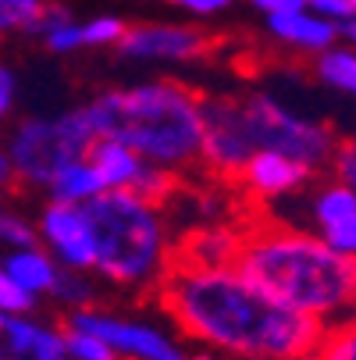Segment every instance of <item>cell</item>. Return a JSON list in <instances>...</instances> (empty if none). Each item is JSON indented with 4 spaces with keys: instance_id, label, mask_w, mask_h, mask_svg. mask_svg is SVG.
Here are the masks:
<instances>
[{
    "instance_id": "1",
    "label": "cell",
    "mask_w": 356,
    "mask_h": 360,
    "mask_svg": "<svg viewBox=\"0 0 356 360\" xmlns=\"http://www.w3.org/2000/svg\"><path fill=\"white\" fill-rule=\"evenodd\" d=\"M157 296L178 332L242 360H314L331 332L268 296L235 264L196 268L175 261Z\"/></svg>"
},
{
    "instance_id": "2",
    "label": "cell",
    "mask_w": 356,
    "mask_h": 360,
    "mask_svg": "<svg viewBox=\"0 0 356 360\" xmlns=\"http://www.w3.org/2000/svg\"><path fill=\"white\" fill-rule=\"evenodd\" d=\"M235 268L278 303L328 328L356 318V261L317 232L261 218L242 229Z\"/></svg>"
},
{
    "instance_id": "3",
    "label": "cell",
    "mask_w": 356,
    "mask_h": 360,
    "mask_svg": "<svg viewBox=\"0 0 356 360\" xmlns=\"http://www.w3.org/2000/svg\"><path fill=\"white\" fill-rule=\"evenodd\" d=\"M96 136L128 143L139 158L171 172L199 165L203 153V96L185 82H139L104 89L86 104Z\"/></svg>"
},
{
    "instance_id": "4",
    "label": "cell",
    "mask_w": 356,
    "mask_h": 360,
    "mask_svg": "<svg viewBox=\"0 0 356 360\" xmlns=\"http://www.w3.org/2000/svg\"><path fill=\"white\" fill-rule=\"evenodd\" d=\"M86 211L96 243L93 275L125 292L161 289L175 264V246L157 203L128 189H114L86 203Z\"/></svg>"
},
{
    "instance_id": "5",
    "label": "cell",
    "mask_w": 356,
    "mask_h": 360,
    "mask_svg": "<svg viewBox=\"0 0 356 360\" xmlns=\"http://www.w3.org/2000/svg\"><path fill=\"white\" fill-rule=\"evenodd\" d=\"M96 143V132L82 111H61V115H36L22 118L8 139V158L15 165V182L25 189H46L61 168L86 161Z\"/></svg>"
},
{
    "instance_id": "6",
    "label": "cell",
    "mask_w": 356,
    "mask_h": 360,
    "mask_svg": "<svg viewBox=\"0 0 356 360\" xmlns=\"http://www.w3.org/2000/svg\"><path fill=\"white\" fill-rule=\"evenodd\" d=\"M242 104H246V122H249V132H253L257 150H278V153H285V158L307 165L314 172L335 165L338 136L324 122L285 108L282 100L271 96V93L242 96Z\"/></svg>"
},
{
    "instance_id": "7",
    "label": "cell",
    "mask_w": 356,
    "mask_h": 360,
    "mask_svg": "<svg viewBox=\"0 0 356 360\" xmlns=\"http://www.w3.org/2000/svg\"><path fill=\"white\" fill-rule=\"evenodd\" d=\"M253 143L242 96H203V153L199 165L218 179H239L253 161Z\"/></svg>"
},
{
    "instance_id": "8",
    "label": "cell",
    "mask_w": 356,
    "mask_h": 360,
    "mask_svg": "<svg viewBox=\"0 0 356 360\" xmlns=\"http://www.w3.org/2000/svg\"><path fill=\"white\" fill-rule=\"evenodd\" d=\"M65 325L100 335L121 360H189L171 332L143 318H121L111 311H100V307H82V311H72L65 318Z\"/></svg>"
},
{
    "instance_id": "9",
    "label": "cell",
    "mask_w": 356,
    "mask_h": 360,
    "mask_svg": "<svg viewBox=\"0 0 356 360\" xmlns=\"http://www.w3.org/2000/svg\"><path fill=\"white\" fill-rule=\"evenodd\" d=\"M39 225V246L61 261L68 271H93L96 268V243H93V225L89 211L79 203H54L46 200L36 218Z\"/></svg>"
},
{
    "instance_id": "10",
    "label": "cell",
    "mask_w": 356,
    "mask_h": 360,
    "mask_svg": "<svg viewBox=\"0 0 356 360\" xmlns=\"http://www.w3.org/2000/svg\"><path fill=\"white\" fill-rule=\"evenodd\" d=\"M218 46V36L196 25H132L121 39V54L143 61H192Z\"/></svg>"
},
{
    "instance_id": "11",
    "label": "cell",
    "mask_w": 356,
    "mask_h": 360,
    "mask_svg": "<svg viewBox=\"0 0 356 360\" xmlns=\"http://www.w3.org/2000/svg\"><path fill=\"white\" fill-rule=\"evenodd\" d=\"M235 182H239V189L249 200L275 203V207H278V200L296 196L303 186L314 182V168L285 158V153H278V150H257V153H253V161L242 168V175Z\"/></svg>"
},
{
    "instance_id": "12",
    "label": "cell",
    "mask_w": 356,
    "mask_h": 360,
    "mask_svg": "<svg viewBox=\"0 0 356 360\" xmlns=\"http://www.w3.org/2000/svg\"><path fill=\"white\" fill-rule=\"evenodd\" d=\"M0 360H72L65 328L36 314H0Z\"/></svg>"
},
{
    "instance_id": "13",
    "label": "cell",
    "mask_w": 356,
    "mask_h": 360,
    "mask_svg": "<svg viewBox=\"0 0 356 360\" xmlns=\"http://www.w3.org/2000/svg\"><path fill=\"white\" fill-rule=\"evenodd\" d=\"M0 275L18 282L22 289H29L39 300H46V296L54 300L65 268H61V261L46 246H25V250H8L4 253V261H0Z\"/></svg>"
},
{
    "instance_id": "14",
    "label": "cell",
    "mask_w": 356,
    "mask_h": 360,
    "mask_svg": "<svg viewBox=\"0 0 356 360\" xmlns=\"http://www.w3.org/2000/svg\"><path fill=\"white\" fill-rule=\"evenodd\" d=\"M268 29L275 39L289 43L299 54H324V50L335 46V39L342 36L338 32V22H328L321 15H314L310 8L307 11H285V15H268Z\"/></svg>"
},
{
    "instance_id": "15",
    "label": "cell",
    "mask_w": 356,
    "mask_h": 360,
    "mask_svg": "<svg viewBox=\"0 0 356 360\" xmlns=\"http://www.w3.org/2000/svg\"><path fill=\"white\" fill-rule=\"evenodd\" d=\"M239 246H242V229L211 225L182 236V243L175 246V261L196 268H228L239 261Z\"/></svg>"
},
{
    "instance_id": "16",
    "label": "cell",
    "mask_w": 356,
    "mask_h": 360,
    "mask_svg": "<svg viewBox=\"0 0 356 360\" xmlns=\"http://www.w3.org/2000/svg\"><path fill=\"white\" fill-rule=\"evenodd\" d=\"M89 161L100 172V179H104L107 193H114V189H128L132 193V186L139 182V175L146 168V158H139L128 143L107 139V136H96V143L89 150Z\"/></svg>"
},
{
    "instance_id": "17",
    "label": "cell",
    "mask_w": 356,
    "mask_h": 360,
    "mask_svg": "<svg viewBox=\"0 0 356 360\" xmlns=\"http://www.w3.org/2000/svg\"><path fill=\"white\" fill-rule=\"evenodd\" d=\"M46 200L54 203H79V207H86V203H93L96 196H104V179H100V172L93 168V161H75L68 168H61L54 179L46 182Z\"/></svg>"
},
{
    "instance_id": "18",
    "label": "cell",
    "mask_w": 356,
    "mask_h": 360,
    "mask_svg": "<svg viewBox=\"0 0 356 360\" xmlns=\"http://www.w3.org/2000/svg\"><path fill=\"white\" fill-rule=\"evenodd\" d=\"M356 214V189L342 179H331L324 186H317V193L310 196V221L317 232L345 221Z\"/></svg>"
},
{
    "instance_id": "19",
    "label": "cell",
    "mask_w": 356,
    "mask_h": 360,
    "mask_svg": "<svg viewBox=\"0 0 356 360\" xmlns=\"http://www.w3.org/2000/svg\"><path fill=\"white\" fill-rule=\"evenodd\" d=\"M317 79L356 96V50L352 46H331L317 54Z\"/></svg>"
},
{
    "instance_id": "20",
    "label": "cell",
    "mask_w": 356,
    "mask_h": 360,
    "mask_svg": "<svg viewBox=\"0 0 356 360\" xmlns=\"http://www.w3.org/2000/svg\"><path fill=\"white\" fill-rule=\"evenodd\" d=\"M132 193H136V196H143V200H150V203H157V207H164V200H171V196L178 193V172L161 168V165H150V161H146V168H143L139 182L132 186Z\"/></svg>"
},
{
    "instance_id": "21",
    "label": "cell",
    "mask_w": 356,
    "mask_h": 360,
    "mask_svg": "<svg viewBox=\"0 0 356 360\" xmlns=\"http://www.w3.org/2000/svg\"><path fill=\"white\" fill-rule=\"evenodd\" d=\"M54 303H61L65 311H82V307H93L96 303V285L89 278V271H68L61 275L58 282V292H54Z\"/></svg>"
},
{
    "instance_id": "22",
    "label": "cell",
    "mask_w": 356,
    "mask_h": 360,
    "mask_svg": "<svg viewBox=\"0 0 356 360\" xmlns=\"http://www.w3.org/2000/svg\"><path fill=\"white\" fill-rule=\"evenodd\" d=\"M0 239H4L8 250L39 246V225H36V218H25L18 211H4L0 214Z\"/></svg>"
},
{
    "instance_id": "23",
    "label": "cell",
    "mask_w": 356,
    "mask_h": 360,
    "mask_svg": "<svg viewBox=\"0 0 356 360\" xmlns=\"http://www.w3.org/2000/svg\"><path fill=\"white\" fill-rule=\"evenodd\" d=\"M65 339H68V356L72 360H121L104 339L86 332V328H72L65 325Z\"/></svg>"
},
{
    "instance_id": "24",
    "label": "cell",
    "mask_w": 356,
    "mask_h": 360,
    "mask_svg": "<svg viewBox=\"0 0 356 360\" xmlns=\"http://www.w3.org/2000/svg\"><path fill=\"white\" fill-rule=\"evenodd\" d=\"M128 25L118 15H96L86 22V46H121Z\"/></svg>"
},
{
    "instance_id": "25",
    "label": "cell",
    "mask_w": 356,
    "mask_h": 360,
    "mask_svg": "<svg viewBox=\"0 0 356 360\" xmlns=\"http://www.w3.org/2000/svg\"><path fill=\"white\" fill-rule=\"evenodd\" d=\"M314 360H356V321L331 328Z\"/></svg>"
},
{
    "instance_id": "26",
    "label": "cell",
    "mask_w": 356,
    "mask_h": 360,
    "mask_svg": "<svg viewBox=\"0 0 356 360\" xmlns=\"http://www.w3.org/2000/svg\"><path fill=\"white\" fill-rule=\"evenodd\" d=\"M36 307H39V296H32L18 282L0 275V314H36Z\"/></svg>"
},
{
    "instance_id": "27",
    "label": "cell",
    "mask_w": 356,
    "mask_h": 360,
    "mask_svg": "<svg viewBox=\"0 0 356 360\" xmlns=\"http://www.w3.org/2000/svg\"><path fill=\"white\" fill-rule=\"evenodd\" d=\"M43 43L54 50V54H72V50L86 46V25L79 22H68V25H58L54 32H46Z\"/></svg>"
},
{
    "instance_id": "28",
    "label": "cell",
    "mask_w": 356,
    "mask_h": 360,
    "mask_svg": "<svg viewBox=\"0 0 356 360\" xmlns=\"http://www.w3.org/2000/svg\"><path fill=\"white\" fill-rule=\"evenodd\" d=\"M317 236H324L328 246H335L338 253H345V257L356 261V214L338 221V225H331V229H324V232H317Z\"/></svg>"
},
{
    "instance_id": "29",
    "label": "cell",
    "mask_w": 356,
    "mask_h": 360,
    "mask_svg": "<svg viewBox=\"0 0 356 360\" xmlns=\"http://www.w3.org/2000/svg\"><path fill=\"white\" fill-rule=\"evenodd\" d=\"M331 168H335V179H342V182H349L356 189V132L338 143V153H335Z\"/></svg>"
},
{
    "instance_id": "30",
    "label": "cell",
    "mask_w": 356,
    "mask_h": 360,
    "mask_svg": "<svg viewBox=\"0 0 356 360\" xmlns=\"http://www.w3.org/2000/svg\"><path fill=\"white\" fill-rule=\"evenodd\" d=\"M307 8L328 22H349L352 18V8H349V0H307Z\"/></svg>"
},
{
    "instance_id": "31",
    "label": "cell",
    "mask_w": 356,
    "mask_h": 360,
    "mask_svg": "<svg viewBox=\"0 0 356 360\" xmlns=\"http://www.w3.org/2000/svg\"><path fill=\"white\" fill-rule=\"evenodd\" d=\"M11 111H15V72L0 68V115H11Z\"/></svg>"
},
{
    "instance_id": "32",
    "label": "cell",
    "mask_w": 356,
    "mask_h": 360,
    "mask_svg": "<svg viewBox=\"0 0 356 360\" xmlns=\"http://www.w3.org/2000/svg\"><path fill=\"white\" fill-rule=\"evenodd\" d=\"M264 15H285V11H307V0H253Z\"/></svg>"
},
{
    "instance_id": "33",
    "label": "cell",
    "mask_w": 356,
    "mask_h": 360,
    "mask_svg": "<svg viewBox=\"0 0 356 360\" xmlns=\"http://www.w3.org/2000/svg\"><path fill=\"white\" fill-rule=\"evenodd\" d=\"M182 8H189L192 15H214V11H225L232 0H178Z\"/></svg>"
},
{
    "instance_id": "34",
    "label": "cell",
    "mask_w": 356,
    "mask_h": 360,
    "mask_svg": "<svg viewBox=\"0 0 356 360\" xmlns=\"http://www.w3.org/2000/svg\"><path fill=\"white\" fill-rule=\"evenodd\" d=\"M46 0H0V11H25V8H39Z\"/></svg>"
},
{
    "instance_id": "35",
    "label": "cell",
    "mask_w": 356,
    "mask_h": 360,
    "mask_svg": "<svg viewBox=\"0 0 356 360\" xmlns=\"http://www.w3.org/2000/svg\"><path fill=\"white\" fill-rule=\"evenodd\" d=\"M338 32H342V39H349V46L356 50V18L342 22V25H338Z\"/></svg>"
},
{
    "instance_id": "36",
    "label": "cell",
    "mask_w": 356,
    "mask_h": 360,
    "mask_svg": "<svg viewBox=\"0 0 356 360\" xmlns=\"http://www.w3.org/2000/svg\"><path fill=\"white\" fill-rule=\"evenodd\" d=\"M189 360H221L218 353H196V356H189Z\"/></svg>"
},
{
    "instance_id": "37",
    "label": "cell",
    "mask_w": 356,
    "mask_h": 360,
    "mask_svg": "<svg viewBox=\"0 0 356 360\" xmlns=\"http://www.w3.org/2000/svg\"><path fill=\"white\" fill-rule=\"evenodd\" d=\"M349 8H352V18H356V0H349Z\"/></svg>"
},
{
    "instance_id": "38",
    "label": "cell",
    "mask_w": 356,
    "mask_h": 360,
    "mask_svg": "<svg viewBox=\"0 0 356 360\" xmlns=\"http://www.w3.org/2000/svg\"><path fill=\"white\" fill-rule=\"evenodd\" d=\"M352 321H356V318H352Z\"/></svg>"
}]
</instances>
